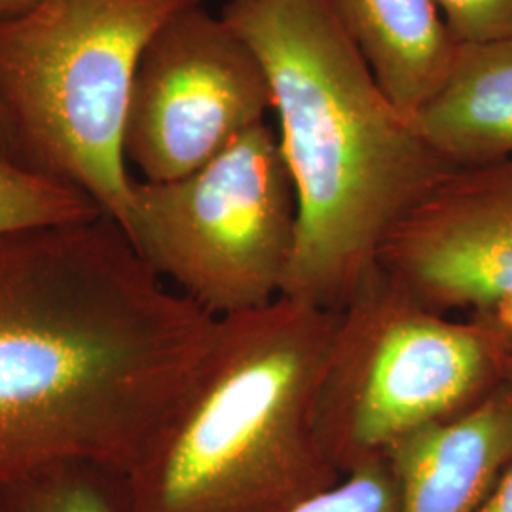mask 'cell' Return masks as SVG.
<instances>
[{"label":"cell","mask_w":512,"mask_h":512,"mask_svg":"<svg viewBox=\"0 0 512 512\" xmlns=\"http://www.w3.org/2000/svg\"><path fill=\"white\" fill-rule=\"evenodd\" d=\"M215 329L105 215L0 239V484L59 461L128 475Z\"/></svg>","instance_id":"6da1fadb"},{"label":"cell","mask_w":512,"mask_h":512,"mask_svg":"<svg viewBox=\"0 0 512 512\" xmlns=\"http://www.w3.org/2000/svg\"><path fill=\"white\" fill-rule=\"evenodd\" d=\"M220 16L264 65L296 190L281 296L340 311L389 232L456 167L387 97L325 0H228Z\"/></svg>","instance_id":"7a4b0ae2"},{"label":"cell","mask_w":512,"mask_h":512,"mask_svg":"<svg viewBox=\"0 0 512 512\" xmlns=\"http://www.w3.org/2000/svg\"><path fill=\"white\" fill-rule=\"evenodd\" d=\"M338 311L291 298L217 319L202 365L126 475L129 512H285L344 475L315 429Z\"/></svg>","instance_id":"3957f363"},{"label":"cell","mask_w":512,"mask_h":512,"mask_svg":"<svg viewBox=\"0 0 512 512\" xmlns=\"http://www.w3.org/2000/svg\"><path fill=\"white\" fill-rule=\"evenodd\" d=\"M203 0H37L0 21V156L78 188L122 228L124 133L148 40Z\"/></svg>","instance_id":"277c9868"},{"label":"cell","mask_w":512,"mask_h":512,"mask_svg":"<svg viewBox=\"0 0 512 512\" xmlns=\"http://www.w3.org/2000/svg\"><path fill=\"white\" fill-rule=\"evenodd\" d=\"M512 329L454 321L376 266L338 311L315 429L346 476L406 435L450 420L503 384Z\"/></svg>","instance_id":"5b68a950"},{"label":"cell","mask_w":512,"mask_h":512,"mask_svg":"<svg viewBox=\"0 0 512 512\" xmlns=\"http://www.w3.org/2000/svg\"><path fill=\"white\" fill-rule=\"evenodd\" d=\"M122 230L156 274L215 319L272 304L298 230L277 133L262 122L186 177L135 181Z\"/></svg>","instance_id":"8992f818"},{"label":"cell","mask_w":512,"mask_h":512,"mask_svg":"<svg viewBox=\"0 0 512 512\" xmlns=\"http://www.w3.org/2000/svg\"><path fill=\"white\" fill-rule=\"evenodd\" d=\"M274 95L249 42L202 4L148 40L129 95L126 160L148 183L186 177L264 122Z\"/></svg>","instance_id":"52a82bcc"},{"label":"cell","mask_w":512,"mask_h":512,"mask_svg":"<svg viewBox=\"0 0 512 512\" xmlns=\"http://www.w3.org/2000/svg\"><path fill=\"white\" fill-rule=\"evenodd\" d=\"M378 266L431 310L512 329V158L448 173L389 232Z\"/></svg>","instance_id":"ba28073f"},{"label":"cell","mask_w":512,"mask_h":512,"mask_svg":"<svg viewBox=\"0 0 512 512\" xmlns=\"http://www.w3.org/2000/svg\"><path fill=\"white\" fill-rule=\"evenodd\" d=\"M385 456L399 482V512H476L512 463V385L397 440Z\"/></svg>","instance_id":"9c48e42d"},{"label":"cell","mask_w":512,"mask_h":512,"mask_svg":"<svg viewBox=\"0 0 512 512\" xmlns=\"http://www.w3.org/2000/svg\"><path fill=\"white\" fill-rule=\"evenodd\" d=\"M410 122L456 169L512 158V37L458 42L444 80Z\"/></svg>","instance_id":"30bf717a"},{"label":"cell","mask_w":512,"mask_h":512,"mask_svg":"<svg viewBox=\"0 0 512 512\" xmlns=\"http://www.w3.org/2000/svg\"><path fill=\"white\" fill-rule=\"evenodd\" d=\"M378 84L404 116L435 93L458 40L435 0H325Z\"/></svg>","instance_id":"8fae6325"},{"label":"cell","mask_w":512,"mask_h":512,"mask_svg":"<svg viewBox=\"0 0 512 512\" xmlns=\"http://www.w3.org/2000/svg\"><path fill=\"white\" fill-rule=\"evenodd\" d=\"M0 512H129L126 475L92 461H59L0 484Z\"/></svg>","instance_id":"7c38bea8"},{"label":"cell","mask_w":512,"mask_h":512,"mask_svg":"<svg viewBox=\"0 0 512 512\" xmlns=\"http://www.w3.org/2000/svg\"><path fill=\"white\" fill-rule=\"evenodd\" d=\"M90 196L0 156V239L44 226L101 217Z\"/></svg>","instance_id":"4fadbf2b"},{"label":"cell","mask_w":512,"mask_h":512,"mask_svg":"<svg viewBox=\"0 0 512 512\" xmlns=\"http://www.w3.org/2000/svg\"><path fill=\"white\" fill-rule=\"evenodd\" d=\"M401 492L387 456L349 471L329 490L311 495L285 512H399Z\"/></svg>","instance_id":"5bb4252c"},{"label":"cell","mask_w":512,"mask_h":512,"mask_svg":"<svg viewBox=\"0 0 512 512\" xmlns=\"http://www.w3.org/2000/svg\"><path fill=\"white\" fill-rule=\"evenodd\" d=\"M458 42L512 37V0H435Z\"/></svg>","instance_id":"9a60e30c"},{"label":"cell","mask_w":512,"mask_h":512,"mask_svg":"<svg viewBox=\"0 0 512 512\" xmlns=\"http://www.w3.org/2000/svg\"><path fill=\"white\" fill-rule=\"evenodd\" d=\"M476 512H512V463Z\"/></svg>","instance_id":"2e32d148"},{"label":"cell","mask_w":512,"mask_h":512,"mask_svg":"<svg viewBox=\"0 0 512 512\" xmlns=\"http://www.w3.org/2000/svg\"><path fill=\"white\" fill-rule=\"evenodd\" d=\"M35 2L37 0H0V21L18 16L27 8H31Z\"/></svg>","instance_id":"e0dca14e"},{"label":"cell","mask_w":512,"mask_h":512,"mask_svg":"<svg viewBox=\"0 0 512 512\" xmlns=\"http://www.w3.org/2000/svg\"><path fill=\"white\" fill-rule=\"evenodd\" d=\"M503 382L512 385V330L507 336L505 355H503Z\"/></svg>","instance_id":"ac0fdd59"}]
</instances>
